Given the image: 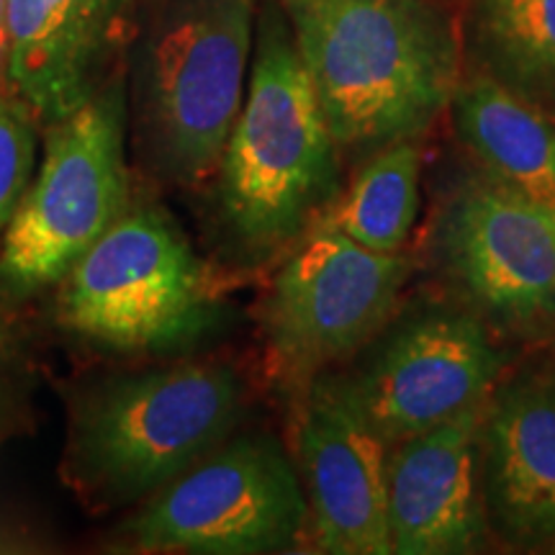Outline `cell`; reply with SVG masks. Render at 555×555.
I'll list each match as a JSON object with an SVG mask.
<instances>
[{
    "instance_id": "6da1fadb",
    "label": "cell",
    "mask_w": 555,
    "mask_h": 555,
    "mask_svg": "<svg viewBox=\"0 0 555 555\" xmlns=\"http://www.w3.org/2000/svg\"><path fill=\"white\" fill-rule=\"evenodd\" d=\"M339 155L425 139L463 78L461 26L440 0H275Z\"/></svg>"
},
{
    "instance_id": "2e32d148",
    "label": "cell",
    "mask_w": 555,
    "mask_h": 555,
    "mask_svg": "<svg viewBox=\"0 0 555 555\" xmlns=\"http://www.w3.org/2000/svg\"><path fill=\"white\" fill-rule=\"evenodd\" d=\"M461 44L463 69L555 119V0H470Z\"/></svg>"
},
{
    "instance_id": "52a82bcc",
    "label": "cell",
    "mask_w": 555,
    "mask_h": 555,
    "mask_svg": "<svg viewBox=\"0 0 555 555\" xmlns=\"http://www.w3.org/2000/svg\"><path fill=\"white\" fill-rule=\"evenodd\" d=\"M311 543L296 463L266 433L232 435L124 519L114 551L266 555Z\"/></svg>"
},
{
    "instance_id": "5bb4252c",
    "label": "cell",
    "mask_w": 555,
    "mask_h": 555,
    "mask_svg": "<svg viewBox=\"0 0 555 555\" xmlns=\"http://www.w3.org/2000/svg\"><path fill=\"white\" fill-rule=\"evenodd\" d=\"M131 0H9V75L39 124L99 93L127 41Z\"/></svg>"
},
{
    "instance_id": "ac0fdd59",
    "label": "cell",
    "mask_w": 555,
    "mask_h": 555,
    "mask_svg": "<svg viewBox=\"0 0 555 555\" xmlns=\"http://www.w3.org/2000/svg\"><path fill=\"white\" fill-rule=\"evenodd\" d=\"M37 124L34 111L16 93H0V242L34 180Z\"/></svg>"
},
{
    "instance_id": "5b68a950",
    "label": "cell",
    "mask_w": 555,
    "mask_h": 555,
    "mask_svg": "<svg viewBox=\"0 0 555 555\" xmlns=\"http://www.w3.org/2000/svg\"><path fill=\"white\" fill-rule=\"evenodd\" d=\"M44 129L39 172L0 242V294L9 298L60 286L131 204L119 73L75 114Z\"/></svg>"
},
{
    "instance_id": "4fadbf2b",
    "label": "cell",
    "mask_w": 555,
    "mask_h": 555,
    "mask_svg": "<svg viewBox=\"0 0 555 555\" xmlns=\"http://www.w3.org/2000/svg\"><path fill=\"white\" fill-rule=\"evenodd\" d=\"M481 483L489 530L517 551L555 547V358L504 373L486 401Z\"/></svg>"
},
{
    "instance_id": "9a60e30c",
    "label": "cell",
    "mask_w": 555,
    "mask_h": 555,
    "mask_svg": "<svg viewBox=\"0 0 555 555\" xmlns=\"http://www.w3.org/2000/svg\"><path fill=\"white\" fill-rule=\"evenodd\" d=\"M457 142L489 172L527 198L555 206V119L481 73L463 69L450 101Z\"/></svg>"
},
{
    "instance_id": "277c9868",
    "label": "cell",
    "mask_w": 555,
    "mask_h": 555,
    "mask_svg": "<svg viewBox=\"0 0 555 555\" xmlns=\"http://www.w3.org/2000/svg\"><path fill=\"white\" fill-rule=\"evenodd\" d=\"M221 281L155 201L131 198L121 219L62 278L54 319L119 352H168L217 324Z\"/></svg>"
},
{
    "instance_id": "8fae6325",
    "label": "cell",
    "mask_w": 555,
    "mask_h": 555,
    "mask_svg": "<svg viewBox=\"0 0 555 555\" xmlns=\"http://www.w3.org/2000/svg\"><path fill=\"white\" fill-rule=\"evenodd\" d=\"M294 448L309 502L311 545L330 555H393L386 450L347 397L337 371L296 399Z\"/></svg>"
},
{
    "instance_id": "7a4b0ae2",
    "label": "cell",
    "mask_w": 555,
    "mask_h": 555,
    "mask_svg": "<svg viewBox=\"0 0 555 555\" xmlns=\"http://www.w3.org/2000/svg\"><path fill=\"white\" fill-rule=\"evenodd\" d=\"M339 157L273 0L260 13L247 95L217 170L219 217L234 247L258 262L288 253L343 193Z\"/></svg>"
},
{
    "instance_id": "7c38bea8",
    "label": "cell",
    "mask_w": 555,
    "mask_h": 555,
    "mask_svg": "<svg viewBox=\"0 0 555 555\" xmlns=\"http://www.w3.org/2000/svg\"><path fill=\"white\" fill-rule=\"evenodd\" d=\"M483 409L478 404L388 446L393 555H468L483 547L489 535L481 483Z\"/></svg>"
},
{
    "instance_id": "ba28073f",
    "label": "cell",
    "mask_w": 555,
    "mask_h": 555,
    "mask_svg": "<svg viewBox=\"0 0 555 555\" xmlns=\"http://www.w3.org/2000/svg\"><path fill=\"white\" fill-rule=\"evenodd\" d=\"M412 260L380 255L319 219L288 249L262 304L273 384L298 399L311 380L356 358L401 307Z\"/></svg>"
},
{
    "instance_id": "9c48e42d",
    "label": "cell",
    "mask_w": 555,
    "mask_h": 555,
    "mask_svg": "<svg viewBox=\"0 0 555 555\" xmlns=\"http://www.w3.org/2000/svg\"><path fill=\"white\" fill-rule=\"evenodd\" d=\"M468 304L420 301L399 309L337 371L347 397L386 446L446 425L486 404L506 373V356Z\"/></svg>"
},
{
    "instance_id": "3957f363",
    "label": "cell",
    "mask_w": 555,
    "mask_h": 555,
    "mask_svg": "<svg viewBox=\"0 0 555 555\" xmlns=\"http://www.w3.org/2000/svg\"><path fill=\"white\" fill-rule=\"evenodd\" d=\"M245 404L227 363L103 378L69 404L62 481L93 512L142 502L227 442Z\"/></svg>"
},
{
    "instance_id": "8992f818",
    "label": "cell",
    "mask_w": 555,
    "mask_h": 555,
    "mask_svg": "<svg viewBox=\"0 0 555 555\" xmlns=\"http://www.w3.org/2000/svg\"><path fill=\"white\" fill-rule=\"evenodd\" d=\"M253 29L255 0H180L152 39L139 134L159 178L183 189L217 178L245 103Z\"/></svg>"
},
{
    "instance_id": "e0dca14e",
    "label": "cell",
    "mask_w": 555,
    "mask_h": 555,
    "mask_svg": "<svg viewBox=\"0 0 555 555\" xmlns=\"http://www.w3.org/2000/svg\"><path fill=\"white\" fill-rule=\"evenodd\" d=\"M422 139L386 144L360 163L352 183L322 219L373 253H404L422 206Z\"/></svg>"
},
{
    "instance_id": "d6986e66",
    "label": "cell",
    "mask_w": 555,
    "mask_h": 555,
    "mask_svg": "<svg viewBox=\"0 0 555 555\" xmlns=\"http://www.w3.org/2000/svg\"><path fill=\"white\" fill-rule=\"evenodd\" d=\"M9 57H11L9 0H0V93H16V90H13V86H11Z\"/></svg>"
},
{
    "instance_id": "30bf717a",
    "label": "cell",
    "mask_w": 555,
    "mask_h": 555,
    "mask_svg": "<svg viewBox=\"0 0 555 555\" xmlns=\"http://www.w3.org/2000/svg\"><path fill=\"white\" fill-rule=\"evenodd\" d=\"M435 255L491 327L555 332V206L474 168L455 180L435 224Z\"/></svg>"
},
{
    "instance_id": "ffe728a7",
    "label": "cell",
    "mask_w": 555,
    "mask_h": 555,
    "mask_svg": "<svg viewBox=\"0 0 555 555\" xmlns=\"http://www.w3.org/2000/svg\"><path fill=\"white\" fill-rule=\"evenodd\" d=\"M553 551H555V547H553Z\"/></svg>"
}]
</instances>
